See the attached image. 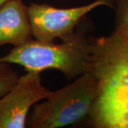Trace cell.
<instances>
[{
	"label": "cell",
	"mask_w": 128,
	"mask_h": 128,
	"mask_svg": "<svg viewBox=\"0 0 128 128\" xmlns=\"http://www.w3.org/2000/svg\"><path fill=\"white\" fill-rule=\"evenodd\" d=\"M89 71L97 94L89 116L95 128H128V38L114 32L108 36H90Z\"/></svg>",
	"instance_id": "1"
},
{
	"label": "cell",
	"mask_w": 128,
	"mask_h": 128,
	"mask_svg": "<svg viewBox=\"0 0 128 128\" xmlns=\"http://www.w3.org/2000/svg\"><path fill=\"white\" fill-rule=\"evenodd\" d=\"M90 29L91 23L85 17L75 32L63 38L60 44L33 38L14 47L0 57V60L18 65L26 72L56 70L68 80H74L90 70L91 44L88 34Z\"/></svg>",
	"instance_id": "2"
},
{
	"label": "cell",
	"mask_w": 128,
	"mask_h": 128,
	"mask_svg": "<svg viewBox=\"0 0 128 128\" xmlns=\"http://www.w3.org/2000/svg\"><path fill=\"white\" fill-rule=\"evenodd\" d=\"M97 94V84L90 71L34 105L26 120L29 128H59L88 120Z\"/></svg>",
	"instance_id": "3"
},
{
	"label": "cell",
	"mask_w": 128,
	"mask_h": 128,
	"mask_svg": "<svg viewBox=\"0 0 128 128\" xmlns=\"http://www.w3.org/2000/svg\"><path fill=\"white\" fill-rule=\"evenodd\" d=\"M103 6L100 0L72 8H58L48 4L31 3L28 15L34 39L54 42L73 34L92 10Z\"/></svg>",
	"instance_id": "4"
},
{
	"label": "cell",
	"mask_w": 128,
	"mask_h": 128,
	"mask_svg": "<svg viewBox=\"0 0 128 128\" xmlns=\"http://www.w3.org/2000/svg\"><path fill=\"white\" fill-rule=\"evenodd\" d=\"M51 90L42 84L41 73L28 71L0 98V128H24L34 105Z\"/></svg>",
	"instance_id": "5"
},
{
	"label": "cell",
	"mask_w": 128,
	"mask_h": 128,
	"mask_svg": "<svg viewBox=\"0 0 128 128\" xmlns=\"http://www.w3.org/2000/svg\"><path fill=\"white\" fill-rule=\"evenodd\" d=\"M34 38L28 6L22 0H11L0 8V46H18Z\"/></svg>",
	"instance_id": "6"
},
{
	"label": "cell",
	"mask_w": 128,
	"mask_h": 128,
	"mask_svg": "<svg viewBox=\"0 0 128 128\" xmlns=\"http://www.w3.org/2000/svg\"><path fill=\"white\" fill-rule=\"evenodd\" d=\"M114 13V32L128 38V0H100Z\"/></svg>",
	"instance_id": "7"
},
{
	"label": "cell",
	"mask_w": 128,
	"mask_h": 128,
	"mask_svg": "<svg viewBox=\"0 0 128 128\" xmlns=\"http://www.w3.org/2000/svg\"><path fill=\"white\" fill-rule=\"evenodd\" d=\"M18 73L10 64L0 60V98L11 90L19 78Z\"/></svg>",
	"instance_id": "8"
},
{
	"label": "cell",
	"mask_w": 128,
	"mask_h": 128,
	"mask_svg": "<svg viewBox=\"0 0 128 128\" xmlns=\"http://www.w3.org/2000/svg\"><path fill=\"white\" fill-rule=\"evenodd\" d=\"M9 1H11V0H0V8L3 6L4 4H5L6 2H8Z\"/></svg>",
	"instance_id": "9"
}]
</instances>
